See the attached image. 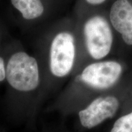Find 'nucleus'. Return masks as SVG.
Here are the masks:
<instances>
[{
  "mask_svg": "<svg viewBox=\"0 0 132 132\" xmlns=\"http://www.w3.org/2000/svg\"><path fill=\"white\" fill-rule=\"evenodd\" d=\"M75 48L73 36L68 32H61L55 36L50 48V69L57 77L69 74L73 65Z\"/></svg>",
  "mask_w": 132,
  "mask_h": 132,
  "instance_id": "3",
  "label": "nucleus"
},
{
  "mask_svg": "<svg viewBox=\"0 0 132 132\" xmlns=\"http://www.w3.org/2000/svg\"><path fill=\"white\" fill-rule=\"evenodd\" d=\"M110 132H132V112L119 118Z\"/></svg>",
  "mask_w": 132,
  "mask_h": 132,
  "instance_id": "8",
  "label": "nucleus"
},
{
  "mask_svg": "<svg viewBox=\"0 0 132 132\" xmlns=\"http://www.w3.org/2000/svg\"><path fill=\"white\" fill-rule=\"evenodd\" d=\"M6 78L15 89L22 92L34 90L39 85L37 61L24 52H18L10 57L6 69Z\"/></svg>",
  "mask_w": 132,
  "mask_h": 132,
  "instance_id": "1",
  "label": "nucleus"
},
{
  "mask_svg": "<svg viewBox=\"0 0 132 132\" xmlns=\"http://www.w3.org/2000/svg\"><path fill=\"white\" fill-rule=\"evenodd\" d=\"M119 102L114 96L98 97L79 112L80 122L84 127L92 128L113 117L118 111Z\"/></svg>",
  "mask_w": 132,
  "mask_h": 132,
  "instance_id": "5",
  "label": "nucleus"
},
{
  "mask_svg": "<svg viewBox=\"0 0 132 132\" xmlns=\"http://www.w3.org/2000/svg\"><path fill=\"white\" fill-rule=\"evenodd\" d=\"M86 45L89 53L95 59L108 55L113 44V34L107 21L95 16L86 21L84 27Z\"/></svg>",
  "mask_w": 132,
  "mask_h": 132,
  "instance_id": "2",
  "label": "nucleus"
},
{
  "mask_svg": "<svg viewBox=\"0 0 132 132\" xmlns=\"http://www.w3.org/2000/svg\"><path fill=\"white\" fill-rule=\"evenodd\" d=\"M11 2L25 19H36L44 12L40 0H11Z\"/></svg>",
  "mask_w": 132,
  "mask_h": 132,
  "instance_id": "7",
  "label": "nucleus"
},
{
  "mask_svg": "<svg viewBox=\"0 0 132 132\" xmlns=\"http://www.w3.org/2000/svg\"><path fill=\"white\" fill-rule=\"evenodd\" d=\"M122 72V67L118 62H98L87 65L82 71L81 78L93 88L105 89L114 85Z\"/></svg>",
  "mask_w": 132,
  "mask_h": 132,
  "instance_id": "4",
  "label": "nucleus"
},
{
  "mask_svg": "<svg viewBox=\"0 0 132 132\" xmlns=\"http://www.w3.org/2000/svg\"><path fill=\"white\" fill-rule=\"evenodd\" d=\"M6 69L3 59L0 57V82L6 78Z\"/></svg>",
  "mask_w": 132,
  "mask_h": 132,
  "instance_id": "9",
  "label": "nucleus"
},
{
  "mask_svg": "<svg viewBox=\"0 0 132 132\" xmlns=\"http://www.w3.org/2000/svg\"><path fill=\"white\" fill-rule=\"evenodd\" d=\"M105 0H86V1L90 4H99L103 3Z\"/></svg>",
  "mask_w": 132,
  "mask_h": 132,
  "instance_id": "10",
  "label": "nucleus"
},
{
  "mask_svg": "<svg viewBox=\"0 0 132 132\" xmlns=\"http://www.w3.org/2000/svg\"><path fill=\"white\" fill-rule=\"evenodd\" d=\"M110 20L114 28L121 34L127 45H132V4L128 0H117L110 11Z\"/></svg>",
  "mask_w": 132,
  "mask_h": 132,
  "instance_id": "6",
  "label": "nucleus"
}]
</instances>
